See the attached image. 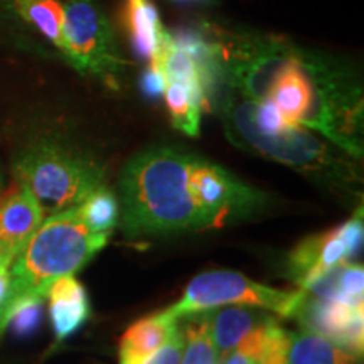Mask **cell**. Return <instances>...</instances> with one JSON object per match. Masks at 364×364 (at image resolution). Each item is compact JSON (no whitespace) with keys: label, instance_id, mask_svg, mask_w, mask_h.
<instances>
[{"label":"cell","instance_id":"17","mask_svg":"<svg viewBox=\"0 0 364 364\" xmlns=\"http://www.w3.org/2000/svg\"><path fill=\"white\" fill-rule=\"evenodd\" d=\"M361 354H356L334 341L300 327L292 332L289 361L287 364H361Z\"/></svg>","mask_w":364,"mask_h":364},{"label":"cell","instance_id":"9","mask_svg":"<svg viewBox=\"0 0 364 364\" xmlns=\"http://www.w3.org/2000/svg\"><path fill=\"white\" fill-rule=\"evenodd\" d=\"M300 327L334 341L349 351L363 356V307L338 300L304 297L299 311Z\"/></svg>","mask_w":364,"mask_h":364},{"label":"cell","instance_id":"10","mask_svg":"<svg viewBox=\"0 0 364 364\" xmlns=\"http://www.w3.org/2000/svg\"><path fill=\"white\" fill-rule=\"evenodd\" d=\"M44 218L33 191L17 182L12 193L0 199V253L17 255Z\"/></svg>","mask_w":364,"mask_h":364},{"label":"cell","instance_id":"19","mask_svg":"<svg viewBox=\"0 0 364 364\" xmlns=\"http://www.w3.org/2000/svg\"><path fill=\"white\" fill-rule=\"evenodd\" d=\"M182 326L184 329V351L181 364H220L215 343L209 332V311L191 314Z\"/></svg>","mask_w":364,"mask_h":364},{"label":"cell","instance_id":"27","mask_svg":"<svg viewBox=\"0 0 364 364\" xmlns=\"http://www.w3.org/2000/svg\"><path fill=\"white\" fill-rule=\"evenodd\" d=\"M174 2H203V0H174Z\"/></svg>","mask_w":364,"mask_h":364},{"label":"cell","instance_id":"6","mask_svg":"<svg viewBox=\"0 0 364 364\" xmlns=\"http://www.w3.org/2000/svg\"><path fill=\"white\" fill-rule=\"evenodd\" d=\"M63 56L81 75L97 76L118 88L127 61L122 58L113 27L95 0H66Z\"/></svg>","mask_w":364,"mask_h":364},{"label":"cell","instance_id":"11","mask_svg":"<svg viewBox=\"0 0 364 364\" xmlns=\"http://www.w3.org/2000/svg\"><path fill=\"white\" fill-rule=\"evenodd\" d=\"M49 317L56 344L65 343L90 318V300L85 287L75 275H63L49 287Z\"/></svg>","mask_w":364,"mask_h":364},{"label":"cell","instance_id":"8","mask_svg":"<svg viewBox=\"0 0 364 364\" xmlns=\"http://www.w3.org/2000/svg\"><path fill=\"white\" fill-rule=\"evenodd\" d=\"M290 127H302L316 102V85L304 59V53L289 49L273 73L265 95Z\"/></svg>","mask_w":364,"mask_h":364},{"label":"cell","instance_id":"12","mask_svg":"<svg viewBox=\"0 0 364 364\" xmlns=\"http://www.w3.org/2000/svg\"><path fill=\"white\" fill-rule=\"evenodd\" d=\"M181 318L166 311L139 318L118 343V364H142L172 338Z\"/></svg>","mask_w":364,"mask_h":364},{"label":"cell","instance_id":"14","mask_svg":"<svg viewBox=\"0 0 364 364\" xmlns=\"http://www.w3.org/2000/svg\"><path fill=\"white\" fill-rule=\"evenodd\" d=\"M273 316L252 306H231L216 311L209 309V332L220 359L233 351L253 329L265 324Z\"/></svg>","mask_w":364,"mask_h":364},{"label":"cell","instance_id":"15","mask_svg":"<svg viewBox=\"0 0 364 364\" xmlns=\"http://www.w3.org/2000/svg\"><path fill=\"white\" fill-rule=\"evenodd\" d=\"M300 290L321 300H338V302H346L349 306L363 307V265L349 262L339 263V265L322 272Z\"/></svg>","mask_w":364,"mask_h":364},{"label":"cell","instance_id":"20","mask_svg":"<svg viewBox=\"0 0 364 364\" xmlns=\"http://www.w3.org/2000/svg\"><path fill=\"white\" fill-rule=\"evenodd\" d=\"M76 209L85 225L95 233L112 235L120 218L118 198L105 184L98 186Z\"/></svg>","mask_w":364,"mask_h":364},{"label":"cell","instance_id":"13","mask_svg":"<svg viewBox=\"0 0 364 364\" xmlns=\"http://www.w3.org/2000/svg\"><path fill=\"white\" fill-rule=\"evenodd\" d=\"M122 26L139 58L154 63L166 43L167 31L152 0H125L122 7Z\"/></svg>","mask_w":364,"mask_h":364},{"label":"cell","instance_id":"5","mask_svg":"<svg viewBox=\"0 0 364 364\" xmlns=\"http://www.w3.org/2000/svg\"><path fill=\"white\" fill-rule=\"evenodd\" d=\"M304 297V290L287 292L255 282L238 272L215 270L194 277L182 297L164 311L182 318L220 306H252L280 317H294Z\"/></svg>","mask_w":364,"mask_h":364},{"label":"cell","instance_id":"26","mask_svg":"<svg viewBox=\"0 0 364 364\" xmlns=\"http://www.w3.org/2000/svg\"><path fill=\"white\" fill-rule=\"evenodd\" d=\"M220 364H257V359L245 349L235 348L233 351H230L220 359Z\"/></svg>","mask_w":364,"mask_h":364},{"label":"cell","instance_id":"24","mask_svg":"<svg viewBox=\"0 0 364 364\" xmlns=\"http://www.w3.org/2000/svg\"><path fill=\"white\" fill-rule=\"evenodd\" d=\"M142 88H144V93L147 95V97H152V98L161 97V95L164 93V88H166V78H164L162 73L149 68L144 75Z\"/></svg>","mask_w":364,"mask_h":364},{"label":"cell","instance_id":"18","mask_svg":"<svg viewBox=\"0 0 364 364\" xmlns=\"http://www.w3.org/2000/svg\"><path fill=\"white\" fill-rule=\"evenodd\" d=\"M16 11L59 53L65 49V9L59 0H12Z\"/></svg>","mask_w":364,"mask_h":364},{"label":"cell","instance_id":"7","mask_svg":"<svg viewBox=\"0 0 364 364\" xmlns=\"http://www.w3.org/2000/svg\"><path fill=\"white\" fill-rule=\"evenodd\" d=\"M363 231V208H359L344 225L300 241L289 257V275L304 289L322 272L349 262L361 248Z\"/></svg>","mask_w":364,"mask_h":364},{"label":"cell","instance_id":"3","mask_svg":"<svg viewBox=\"0 0 364 364\" xmlns=\"http://www.w3.org/2000/svg\"><path fill=\"white\" fill-rule=\"evenodd\" d=\"M14 176L33 191L44 216H51L83 203L103 184L105 167L65 140L39 136L22 149Z\"/></svg>","mask_w":364,"mask_h":364},{"label":"cell","instance_id":"4","mask_svg":"<svg viewBox=\"0 0 364 364\" xmlns=\"http://www.w3.org/2000/svg\"><path fill=\"white\" fill-rule=\"evenodd\" d=\"M221 117L230 140L241 149L285 164L331 189L346 193L361 182L358 171L348 159L351 156L332 152L329 145L314 136L306 127H292L280 134L263 135L243 117L223 105Z\"/></svg>","mask_w":364,"mask_h":364},{"label":"cell","instance_id":"16","mask_svg":"<svg viewBox=\"0 0 364 364\" xmlns=\"http://www.w3.org/2000/svg\"><path fill=\"white\" fill-rule=\"evenodd\" d=\"M162 97L169 108L172 125L186 135L198 136L203 110L209 105L204 90L186 81L167 80Z\"/></svg>","mask_w":364,"mask_h":364},{"label":"cell","instance_id":"23","mask_svg":"<svg viewBox=\"0 0 364 364\" xmlns=\"http://www.w3.org/2000/svg\"><path fill=\"white\" fill-rule=\"evenodd\" d=\"M184 343V329H182V326H179L174 334H172V338L161 349H157L149 359H145L142 364H181Z\"/></svg>","mask_w":364,"mask_h":364},{"label":"cell","instance_id":"21","mask_svg":"<svg viewBox=\"0 0 364 364\" xmlns=\"http://www.w3.org/2000/svg\"><path fill=\"white\" fill-rule=\"evenodd\" d=\"M290 344H292V332L280 327L279 322H273L257 364H287Z\"/></svg>","mask_w":364,"mask_h":364},{"label":"cell","instance_id":"28","mask_svg":"<svg viewBox=\"0 0 364 364\" xmlns=\"http://www.w3.org/2000/svg\"><path fill=\"white\" fill-rule=\"evenodd\" d=\"M0 188H2V176H0Z\"/></svg>","mask_w":364,"mask_h":364},{"label":"cell","instance_id":"1","mask_svg":"<svg viewBox=\"0 0 364 364\" xmlns=\"http://www.w3.org/2000/svg\"><path fill=\"white\" fill-rule=\"evenodd\" d=\"M194 154L152 147L127 164L118 181L122 230L127 238L211 230L193 181Z\"/></svg>","mask_w":364,"mask_h":364},{"label":"cell","instance_id":"22","mask_svg":"<svg viewBox=\"0 0 364 364\" xmlns=\"http://www.w3.org/2000/svg\"><path fill=\"white\" fill-rule=\"evenodd\" d=\"M41 304L43 300H33L17 307L9 318L7 329L11 327L17 336L33 334L41 324Z\"/></svg>","mask_w":364,"mask_h":364},{"label":"cell","instance_id":"2","mask_svg":"<svg viewBox=\"0 0 364 364\" xmlns=\"http://www.w3.org/2000/svg\"><path fill=\"white\" fill-rule=\"evenodd\" d=\"M110 236L91 231L76 208L46 216L12 260L7 294L0 307V338L17 307L43 300L54 280L80 272Z\"/></svg>","mask_w":364,"mask_h":364},{"label":"cell","instance_id":"25","mask_svg":"<svg viewBox=\"0 0 364 364\" xmlns=\"http://www.w3.org/2000/svg\"><path fill=\"white\" fill-rule=\"evenodd\" d=\"M16 255L14 253H0V307H2L4 299H6L9 275H11V265Z\"/></svg>","mask_w":364,"mask_h":364}]
</instances>
